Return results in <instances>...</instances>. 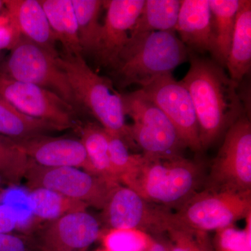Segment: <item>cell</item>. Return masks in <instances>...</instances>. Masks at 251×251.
I'll return each instance as SVG.
<instances>
[{
  "mask_svg": "<svg viewBox=\"0 0 251 251\" xmlns=\"http://www.w3.org/2000/svg\"><path fill=\"white\" fill-rule=\"evenodd\" d=\"M190 68L182 80L197 117L202 150H206L244 115L238 86L224 67L191 51Z\"/></svg>",
  "mask_w": 251,
  "mask_h": 251,
  "instance_id": "obj_1",
  "label": "cell"
},
{
  "mask_svg": "<svg viewBox=\"0 0 251 251\" xmlns=\"http://www.w3.org/2000/svg\"><path fill=\"white\" fill-rule=\"evenodd\" d=\"M203 178L199 163L181 155L152 156L138 154L134 166L121 176L120 184L151 204L179 209L198 192Z\"/></svg>",
  "mask_w": 251,
  "mask_h": 251,
  "instance_id": "obj_2",
  "label": "cell"
},
{
  "mask_svg": "<svg viewBox=\"0 0 251 251\" xmlns=\"http://www.w3.org/2000/svg\"><path fill=\"white\" fill-rule=\"evenodd\" d=\"M191 50L175 31H153L130 37L116 65L112 69L122 87L151 81L172 74L189 59Z\"/></svg>",
  "mask_w": 251,
  "mask_h": 251,
  "instance_id": "obj_3",
  "label": "cell"
},
{
  "mask_svg": "<svg viewBox=\"0 0 251 251\" xmlns=\"http://www.w3.org/2000/svg\"><path fill=\"white\" fill-rule=\"evenodd\" d=\"M78 106L88 110L108 133L120 137L128 147L134 146L126 123L122 94L114 88L111 80L91 69L83 56L64 53L57 58Z\"/></svg>",
  "mask_w": 251,
  "mask_h": 251,
  "instance_id": "obj_4",
  "label": "cell"
},
{
  "mask_svg": "<svg viewBox=\"0 0 251 251\" xmlns=\"http://www.w3.org/2000/svg\"><path fill=\"white\" fill-rule=\"evenodd\" d=\"M122 99L125 115L133 121L129 126L130 138L143 154L177 156L187 148L166 114L139 90L122 94Z\"/></svg>",
  "mask_w": 251,
  "mask_h": 251,
  "instance_id": "obj_5",
  "label": "cell"
},
{
  "mask_svg": "<svg viewBox=\"0 0 251 251\" xmlns=\"http://www.w3.org/2000/svg\"><path fill=\"white\" fill-rule=\"evenodd\" d=\"M57 57L21 36L3 64L0 75L51 91L75 108L78 105Z\"/></svg>",
  "mask_w": 251,
  "mask_h": 251,
  "instance_id": "obj_6",
  "label": "cell"
},
{
  "mask_svg": "<svg viewBox=\"0 0 251 251\" xmlns=\"http://www.w3.org/2000/svg\"><path fill=\"white\" fill-rule=\"evenodd\" d=\"M172 213V218L186 227L208 232L233 226L251 214V191L244 192L206 189Z\"/></svg>",
  "mask_w": 251,
  "mask_h": 251,
  "instance_id": "obj_7",
  "label": "cell"
},
{
  "mask_svg": "<svg viewBox=\"0 0 251 251\" xmlns=\"http://www.w3.org/2000/svg\"><path fill=\"white\" fill-rule=\"evenodd\" d=\"M24 179L31 190L46 188L103 210L119 181L71 167L50 168L29 159Z\"/></svg>",
  "mask_w": 251,
  "mask_h": 251,
  "instance_id": "obj_8",
  "label": "cell"
},
{
  "mask_svg": "<svg viewBox=\"0 0 251 251\" xmlns=\"http://www.w3.org/2000/svg\"><path fill=\"white\" fill-rule=\"evenodd\" d=\"M206 189L251 191V125L245 115L226 131L224 143L211 166Z\"/></svg>",
  "mask_w": 251,
  "mask_h": 251,
  "instance_id": "obj_9",
  "label": "cell"
},
{
  "mask_svg": "<svg viewBox=\"0 0 251 251\" xmlns=\"http://www.w3.org/2000/svg\"><path fill=\"white\" fill-rule=\"evenodd\" d=\"M138 90L166 114L186 148L194 151L202 150L194 105L181 81L175 80L172 74H166Z\"/></svg>",
  "mask_w": 251,
  "mask_h": 251,
  "instance_id": "obj_10",
  "label": "cell"
},
{
  "mask_svg": "<svg viewBox=\"0 0 251 251\" xmlns=\"http://www.w3.org/2000/svg\"><path fill=\"white\" fill-rule=\"evenodd\" d=\"M110 229H135L161 234L166 232L171 211L143 199L130 188L118 184L103 209Z\"/></svg>",
  "mask_w": 251,
  "mask_h": 251,
  "instance_id": "obj_11",
  "label": "cell"
},
{
  "mask_svg": "<svg viewBox=\"0 0 251 251\" xmlns=\"http://www.w3.org/2000/svg\"><path fill=\"white\" fill-rule=\"evenodd\" d=\"M0 96L28 116L50 122L62 130L75 126V108L43 87L0 75Z\"/></svg>",
  "mask_w": 251,
  "mask_h": 251,
  "instance_id": "obj_12",
  "label": "cell"
},
{
  "mask_svg": "<svg viewBox=\"0 0 251 251\" xmlns=\"http://www.w3.org/2000/svg\"><path fill=\"white\" fill-rule=\"evenodd\" d=\"M145 0L103 1L106 9L98 48L94 57L99 65L113 69L130 39V31Z\"/></svg>",
  "mask_w": 251,
  "mask_h": 251,
  "instance_id": "obj_13",
  "label": "cell"
},
{
  "mask_svg": "<svg viewBox=\"0 0 251 251\" xmlns=\"http://www.w3.org/2000/svg\"><path fill=\"white\" fill-rule=\"evenodd\" d=\"M98 221L86 211L50 221L34 244L40 251H86L100 237Z\"/></svg>",
  "mask_w": 251,
  "mask_h": 251,
  "instance_id": "obj_14",
  "label": "cell"
},
{
  "mask_svg": "<svg viewBox=\"0 0 251 251\" xmlns=\"http://www.w3.org/2000/svg\"><path fill=\"white\" fill-rule=\"evenodd\" d=\"M12 140L29 160L39 166L82 168L90 174L98 175L91 164L80 140L54 138L47 135H36L27 139Z\"/></svg>",
  "mask_w": 251,
  "mask_h": 251,
  "instance_id": "obj_15",
  "label": "cell"
},
{
  "mask_svg": "<svg viewBox=\"0 0 251 251\" xmlns=\"http://www.w3.org/2000/svg\"><path fill=\"white\" fill-rule=\"evenodd\" d=\"M3 3L10 21L20 35L59 56L56 50L57 39L40 1L6 0Z\"/></svg>",
  "mask_w": 251,
  "mask_h": 251,
  "instance_id": "obj_16",
  "label": "cell"
},
{
  "mask_svg": "<svg viewBox=\"0 0 251 251\" xmlns=\"http://www.w3.org/2000/svg\"><path fill=\"white\" fill-rule=\"evenodd\" d=\"M191 51L212 50V23L209 0H182L175 31Z\"/></svg>",
  "mask_w": 251,
  "mask_h": 251,
  "instance_id": "obj_17",
  "label": "cell"
},
{
  "mask_svg": "<svg viewBox=\"0 0 251 251\" xmlns=\"http://www.w3.org/2000/svg\"><path fill=\"white\" fill-rule=\"evenodd\" d=\"M251 67V1L239 0V9L226 67L239 85Z\"/></svg>",
  "mask_w": 251,
  "mask_h": 251,
  "instance_id": "obj_18",
  "label": "cell"
},
{
  "mask_svg": "<svg viewBox=\"0 0 251 251\" xmlns=\"http://www.w3.org/2000/svg\"><path fill=\"white\" fill-rule=\"evenodd\" d=\"M212 23L213 60L226 67L233 35L239 0H209Z\"/></svg>",
  "mask_w": 251,
  "mask_h": 251,
  "instance_id": "obj_19",
  "label": "cell"
},
{
  "mask_svg": "<svg viewBox=\"0 0 251 251\" xmlns=\"http://www.w3.org/2000/svg\"><path fill=\"white\" fill-rule=\"evenodd\" d=\"M40 2L56 39L64 48V53L83 56L72 0H41Z\"/></svg>",
  "mask_w": 251,
  "mask_h": 251,
  "instance_id": "obj_20",
  "label": "cell"
},
{
  "mask_svg": "<svg viewBox=\"0 0 251 251\" xmlns=\"http://www.w3.org/2000/svg\"><path fill=\"white\" fill-rule=\"evenodd\" d=\"M59 130L58 126L28 116L0 96V135L23 140Z\"/></svg>",
  "mask_w": 251,
  "mask_h": 251,
  "instance_id": "obj_21",
  "label": "cell"
},
{
  "mask_svg": "<svg viewBox=\"0 0 251 251\" xmlns=\"http://www.w3.org/2000/svg\"><path fill=\"white\" fill-rule=\"evenodd\" d=\"M180 6V0H145L130 37L153 31H175Z\"/></svg>",
  "mask_w": 251,
  "mask_h": 251,
  "instance_id": "obj_22",
  "label": "cell"
},
{
  "mask_svg": "<svg viewBox=\"0 0 251 251\" xmlns=\"http://www.w3.org/2000/svg\"><path fill=\"white\" fill-rule=\"evenodd\" d=\"M75 11L79 42L82 55L94 56L98 48L102 24L99 22L103 1L101 0H72Z\"/></svg>",
  "mask_w": 251,
  "mask_h": 251,
  "instance_id": "obj_23",
  "label": "cell"
},
{
  "mask_svg": "<svg viewBox=\"0 0 251 251\" xmlns=\"http://www.w3.org/2000/svg\"><path fill=\"white\" fill-rule=\"evenodd\" d=\"M31 214L36 218L53 221L63 216L86 211L88 206L46 188H35L28 194Z\"/></svg>",
  "mask_w": 251,
  "mask_h": 251,
  "instance_id": "obj_24",
  "label": "cell"
},
{
  "mask_svg": "<svg viewBox=\"0 0 251 251\" xmlns=\"http://www.w3.org/2000/svg\"><path fill=\"white\" fill-rule=\"evenodd\" d=\"M80 140L97 174L119 181L110 162L108 135L103 127L93 123L87 124L81 128Z\"/></svg>",
  "mask_w": 251,
  "mask_h": 251,
  "instance_id": "obj_25",
  "label": "cell"
},
{
  "mask_svg": "<svg viewBox=\"0 0 251 251\" xmlns=\"http://www.w3.org/2000/svg\"><path fill=\"white\" fill-rule=\"evenodd\" d=\"M166 233L169 251H214L208 232L178 224L172 218V212Z\"/></svg>",
  "mask_w": 251,
  "mask_h": 251,
  "instance_id": "obj_26",
  "label": "cell"
},
{
  "mask_svg": "<svg viewBox=\"0 0 251 251\" xmlns=\"http://www.w3.org/2000/svg\"><path fill=\"white\" fill-rule=\"evenodd\" d=\"M29 163V158L18 148L11 138L0 135V177L18 184L23 179Z\"/></svg>",
  "mask_w": 251,
  "mask_h": 251,
  "instance_id": "obj_27",
  "label": "cell"
},
{
  "mask_svg": "<svg viewBox=\"0 0 251 251\" xmlns=\"http://www.w3.org/2000/svg\"><path fill=\"white\" fill-rule=\"evenodd\" d=\"M101 239L109 251H146L153 241L150 234L135 229H109Z\"/></svg>",
  "mask_w": 251,
  "mask_h": 251,
  "instance_id": "obj_28",
  "label": "cell"
},
{
  "mask_svg": "<svg viewBox=\"0 0 251 251\" xmlns=\"http://www.w3.org/2000/svg\"><path fill=\"white\" fill-rule=\"evenodd\" d=\"M245 219L244 229L233 225L216 231L212 241L214 251H251V214Z\"/></svg>",
  "mask_w": 251,
  "mask_h": 251,
  "instance_id": "obj_29",
  "label": "cell"
},
{
  "mask_svg": "<svg viewBox=\"0 0 251 251\" xmlns=\"http://www.w3.org/2000/svg\"><path fill=\"white\" fill-rule=\"evenodd\" d=\"M106 133L110 162L120 181L121 176L134 166L138 154H131L128 151V145L120 137L107 131Z\"/></svg>",
  "mask_w": 251,
  "mask_h": 251,
  "instance_id": "obj_30",
  "label": "cell"
},
{
  "mask_svg": "<svg viewBox=\"0 0 251 251\" xmlns=\"http://www.w3.org/2000/svg\"><path fill=\"white\" fill-rule=\"evenodd\" d=\"M18 31L10 21L7 13L0 14V51L14 49L21 38Z\"/></svg>",
  "mask_w": 251,
  "mask_h": 251,
  "instance_id": "obj_31",
  "label": "cell"
},
{
  "mask_svg": "<svg viewBox=\"0 0 251 251\" xmlns=\"http://www.w3.org/2000/svg\"><path fill=\"white\" fill-rule=\"evenodd\" d=\"M20 226L17 211L9 204H0V232L11 233Z\"/></svg>",
  "mask_w": 251,
  "mask_h": 251,
  "instance_id": "obj_32",
  "label": "cell"
},
{
  "mask_svg": "<svg viewBox=\"0 0 251 251\" xmlns=\"http://www.w3.org/2000/svg\"><path fill=\"white\" fill-rule=\"evenodd\" d=\"M27 239L11 233L0 232V251H32Z\"/></svg>",
  "mask_w": 251,
  "mask_h": 251,
  "instance_id": "obj_33",
  "label": "cell"
},
{
  "mask_svg": "<svg viewBox=\"0 0 251 251\" xmlns=\"http://www.w3.org/2000/svg\"><path fill=\"white\" fill-rule=\"evenodd\" d=\"M146 251H169V247L168 242L153 239L152 242Z\"/></svg>",
  "mask_w": 251,
  "mask_h": 251,
  "instance_id": "obj_34",
  "label": "cell"
},
{
  "mask_svg": "<svg viewBox=\"0 0 251 251\" xmlns=\"http://www.w3.org/2000/svg\"><path fill=\"white\" fill-rule=\"evenodd\" d=\"M1 178L0 177V183H1ZM4 193L0 191V204H3V201H4Z\"/></svg>",
  "mask_w": 251,
  "mask_h": 251,
  "instance_id": "obj_35",
  "label": "cell"
},
{
  "mask_svg": "<svg viewBox=\"0 0 251 251\" xmlns=\"http://www.w3.org/2000/svg\"><path fill=\"white\" fill-rule=\"evenodd\" d=\"M96 251H109L106 250V249H99V250H97Z\"/></svg>",
  "mask_w": 251,
  "mask_h": 251,
  "instance_id": "obj_36",
  "label": "cell"
},
{
  "mask_svg": "<svg viewBox=\"0 0 251 251\" xmlns=\"http://www.w3.org/2000/svg\"><path fill=\"white\" fill-rule=\"evenodd\" d=\"M4 5V3H3V1H0V8Z\"/></svg>",
  "mask_w": 251,
  "mask_h": 251,
  "instance_id": "obj_37",
  "label": "cell"
},
{
  "mask_svg": "<svg viewBox=\"0 0 251 251\" xmlns=\"http://www.w3.org/2000/svg\"><path fill=\"white\" fill-rule=\"evenodd\" d=\"M1 52L0 51V61H1Z\"/></svg>",
  "mask_w": 251,
  "mask_h": 251,
  "instance_id": "obj_38",
  "label": "cell"
}]
</instances>
